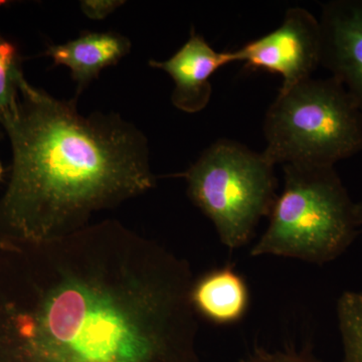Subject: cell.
Wrapping results in <instances>:
<instances>
[{
	"label": "cell",
	"instance_id": "cell-4",
	"mask_svg": "<svg viewBox=\"0 0 362 362\" xmlns=\"http://www.w3.org/2000/svg\"><path fill=\"white\" fill-rule=\"evenodd\" d=\"M264 156L274 164L334 168L362 152V112L334 78L280 90L264 120Z\"/></svg>",
	"mask_w": 362,
	"mask_h": 362
},
{
	"label": "cell",
	"instance_id": "cell-10",
	"mask_svg": "<svg viewBox=\"0 0 362 362\" xmlns=\"http://www.w3.org/2000/svg\"><path fill=\"white\" fill-rule=\"evenodd\" d=\"M190 300L197 315L216 325H233L249 310V287L232 266L221 267L194 281Z\"/></svg>",
	"mask_w": 362,
	"mask_h": 362
},
{
	"label": "cell",
	"instance_id": "cell-17",
	"mask_svg": "<svg viewBox=\"0 0 362 362\" xmlns=\"http://www.w3.org/2000/svg\"><path fill=\"white\" fill-rule=\"evenodd\" d=\"M4 166H2L1 162H0V181L2 180V178H4Z\"/></svg>",
	"mask_w": 362,
	"mask_h": 362
},
{
	"label": "cell",
	"instance_id": "cell-11",
	"mask_svg": "<svg viewBox=\"0 0 362 362\" xmlns=\"http://www.w3.org/2000/svg\"><path fill=\"white\" fill-rule=\"evenodd\" d=\"M344 362H362V292L343 293L337 303Z\"/></svg>",
	"mask_w": 362,
	"mask_h": 362
},
{
	"label": "cell",
	"instance_id": "cell-6",
	"mask_svg": "<svg viewBox=\"0 0 362 362\" xmlns=\"http://www.w3.org/2000/svg\"><path fill=\"white\" fill-rule=\"evenodd\" d=\"M233 52L246 70L277 74L283 78L280 90H288L320 66V23L306 8L291 7L276 30Z\"/></svg>",
	"mask_w": 362,
	"mask_h": 362
},
{
	"label": "cell",
	"instance_id": "cell-5",
	"mask_svg": "<svg viewBox=\"0 0 362 362\" xmlns=\"http://www.w3.org/2000/svg\"><path fill=\"white\" fill-rule=\"evenodd\" d=\"M187 195L230 250L246 246L277 199L275 165L235 140H216L185 173Z\"/></svg>",
	"mask_w": 362,
	"mask_h": 362
},
{
	"label": "cell",
	"instance_id": "cell-16",
	"mask_svg": "<svg viewBox=\"0 0 362 362\" xmlns=\"http://www.w3.org/2000/svg\"><path fill=\"white\" fill-rule=\"evenodd\" d=\"M13 246V243L7 242V240H0V249H6V247H9Z\"/></svg>",
	"mask_w": 362,
	"mask_h": 362
},
{
	"label": "cell",
	"instance_id": "cell-2",
	"mask_svg": "<svg viewBox=\"0 0 362 362\" xmlns=\"http://www.w3.org/2000/svg\"><path fill=\"white\" fill-rule=\"evenodd\" d=\"M13 165L0 199V240L40 243L90 225L93 214L156 185L148 141L117 114L78 113L25 76L16 108L0 121Z\"/></svg>",
	"mask_w": 362,
	"mask_h": 362
},
{
	"label": "cell",
	"instance_id": "cell-3",
	"mask_svg": "<svg viewBox=\"0 0 362 362\" xmlns=\"http://www.w3.org/2000/svg\"><path fill=\"white\" fill-rule=\"evenodd\" d=\"M285 185L252 257L277 256L324 265L346 251L361 230L335 168L283 165Z\"/></svg>",
	"mask_w": 362,
	"mask_h": 362
},
{
	"label": "cell",
	"instance_id": "cell-18",
	"mask_svg": "<svg viewBox=\"0 0 362 362\" xmlns=\"http://www.w3.org/2000/svg\"><path fill=\"white\" fill-rule=\"evenodd\" d=\"M6 4V1H0V6H4V4Z\"/></svg>",
	"mask_w": 362,
	"mask_h": 362
},
{
	"label": "cell",
	"instance_id": "cell-15",
	"mask_svg": "<svg viewBox=\"0 0 362 362\" xmlns=\"http://www.w3.org/2000/svg\"><path fill=\"white\" fill-rule=\"evenodd\" d=\"M357 216H358L359 223L362 228V197L361 201L356 202Z\"/></svg>",
	"mask_w": 362,
	"mask_h": 362
},
{
	"label": "cell",
	"instance_id": "cell-14",
	"mask_svg": "<svg viewBox=\"0 0 362 362\" xmlns=\"http://www.w3.org/2000/svg\"><path fill=\"white\" fill-rule=\"evenodd\" d=\"M123 4H125V1L119 0H85L81 1V8L90 20L101 21Z\"/></svg>",
	"mask_w": 362,
	"mask_h": 362
},
{
	"label": "cell",
	"instance_id": "cell-8",
	"mask_svg": "<svg viewBox=\"0 0 362 362\" xmlns=\"http://www.w3.org/2000/svg\"><path fill=\"white\" fill-rule=\"evenodd\" d=\"M232 63H237L235 52L216 51L192 28L189 39L171 58L161 62L151 59L149 66L173 78L175 90L171 102L178 110L192 114L204 110L211 101V78Z\"/></svg>",
	"mask_w": 362,
	"mask_h": 362
},
{
	"label": "cell",
	"instance_id": "cell-12",
	"mask_svg": "<svg viewBox=\"0 0 362 362\" xmlns=\"http://www.w3.org/2000/svg\"><path fill=\"white\" fill-rule=\"evenodd\" d=\"M23 77L16 45L0 35V121L16 108Z\"/></svg>",
	"mask_w": 362,
	"mask_h": 362
},
{
	"label": "cell",
	"instance_id": "cell-13",
	"mask_svg": "<svg viewBox=\"0 0 362 362\" xmlns=\"http://www.w3.org/2000/svg\"><path fill=\"white\" fill-rule=\"evenodd\" d=\"M240 362H319L306 352L256 350Z\"/></svg>",
	"mask_w": 362,
	"mask_h": 362
},
{
	"label": "cell",
	"instance_id": "cell-9",
	"mask_svg": "<svg viewBox=\"0 0 362 362\" xmlns=\"http://www.w3.org/2000/svg\"><path fill=\"white\" fill-rule=\"evenodd\" d=\"M130 49V40L120 33H85L65 44L49 45L45 54L51 57L54 66H65L71 71L78 95L104 69L129 54Z\"/></svg>",
	"mask_w": 362,
	"mask_h": 362
},
{
	"label": "cell",
	"instance_id": "cell-1",
	"mask_svg": "<svg viewBox=\"0 0 362 362\" xmlns=\"http://www.w3.org/2000/svg\"><path fill=\"white\" fill-rule=\"evenodd\" d=\"M189 264L115 220L0 249V362H201Z\"/></svg>",
	"mask_w": 362,
	"mask_h": 362
},
{
	"label": "cell",
	"instance_id": "cell-7",
	"mask_svg": "<svg viewBox=\"0 0 362 362\" xmlns=\"http://www.w3.org/2000/svg\"><path fill=\"white\" fill-rule=\"evenodd\" d=\"M320 66L345 88L362 112V0L321 6Z\"/></svg>",
	"mask_w": 362,
	"mask_h": 362
}]
</instances>
